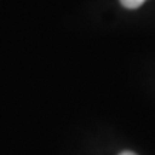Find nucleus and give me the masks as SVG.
<instances>
[{"label":"nucleus","mask_w":155,"mask_h":155,"mask_svg":"<svg viewBox=\"0 0 155 155\" xmlns=\"http://www.w3.org/2000/svg\"><path fill=\"white\" fill-rule=\"evenodd\" d=\"M121 5L127 9H138L139 6L144 3L145 0H119Z\"/></svg>","instance_id":"f257e3e1"},{"label":"nucleus","mask_w":155,"mask_h":155,"mask_svg":"<svg viewBox=\"0 0 155 155\" xmlns=\"http://www.w3.org/2000/svg\"><path fill=\"white\" fill-rule=\"evenodd\" d=\"M119 155H137V154L132 152V151H124V152H121Z\"/></svg>","instance_id":"f03ea898"}]
</instances>
